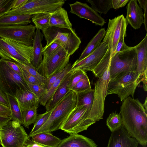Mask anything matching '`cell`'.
Returning <instances> with one entry per match:
<instances>
[{
    "instance_id": "obj_18",
    "label": "cell",
    "mask_w": 147,
    "mask_h": 147,
    "mask_svg": "<svg viewBox=\"0 0 147 147\" xmlns=\"http://www.w3.org/2000/svg\"><path fill=\"white\" fill-rule=\"evenodd\" d=\"M123 15L112 19H109L106 31L109 35V45L111 49V57L114 53L122 30L125 26H127Z\"/></svg>"
},
{
    "instance_id": "obj_4",
    "label": "cell",
    "mask_w": 147,
    "mask_h": 147,
    "mask_svg": "<svg viewBox=\"0 0 147 147\" xmlns=\"http://www.w3.org/2000/svg\"><path fill=\"white\" fill-rule=\"evenodd\" d=\"M60 29L50 27L42 31L46 41V48L53 42L59 44L70 56L79 48L81 40L75 31L62 32Z\"/></svg>"
},
{
    "instance_id": "obj_57",
    "label": "cell",
    "mask_w": 147,
    "mask_h": 147,
    "mask_svg": "<svg viewBox=\"0 0 147 147\" xmlns=\"http://www.w3.org/2000/svg\"><path fill=\"white\" fill-rule=\"evenodd\" d=\"M0 128H1V127H0Z\"/></svg>"
},
{
    "instance_id": "obj_45",
    "label": "cell",
    "mask_w": 147,
    "mask_h": 147,
    "mask_svg": "<svg viewBox=\"0 0 147 147\" xmlns=\"http://www.w3.org/2000/svg\"><path fill=\"white\" fill-rule=\"evenodd\" d=\"M59 44L56 42H53L46 48H43L42 51L43 58H45L50 56L60 46Z\"/></svg>"
},
{
    "instance_id": "obj_21",
    "label": "cell",
    "mask_w": 147,
    "mask_h": 147,
    "mask_svg": "<svg viewBox=\"0 0 147 147\" xmlns=\"http://www.w3.org/2000/svg\"><path fill=\"white\" fill-rule=\"evenodd\" d=\"M49 26L59 29L65 28L71 31L75 30L70 21L67 13L62 7L58 8L50 16Z\"/></svg>"
},
{
    "instance_id": "obj_43",
    "label": "cell",
    "mask_w": 147,
    "mask_h": 147,
    "mask_svg": "<svg viewBox=\"0 0 147 147\" xmlns=\"http://www.w3.org/2000/svg\"><path fill=\"white\" fill-rule=\"evenodd\" d=\"M63 69H64L60 70L58 72L53 74L49 78H47L44 86L46 92L49 90L53 84L60 76L62 73Z\"/></svg>"
},
{
    "instance_id": "obj_8",
    "label": "cell",
    "mask_w": 147,
    "mask_h": 147,
    "mask_svg": "<svg viewBox=\"0 0 147 147\" xmlns=\"http://www.w3.org/2000/svg\"><path fill=\"white\" fill-rule=\"evenodd\" d=\"M20 88L30 90L23 78L11 69L5 60L1 58L0 59V89L5 94L14 97L17 90Z\"/></svg>"
},
{
    "instance_id": "obj_29",
    "label": "cell",
    "mask_w": 147,
    "mask_h": 147,
    "mask_svg": "<svg viewBox=\"0 0 147 147\" xmlns=\"http://www.w3.org/2000/svg\"><path fill=\"white\" fill-rule=\"evenodd\" d=\"M76 93V106H84L87 109V112L89 114L93 102L94 89L91 88Z\"/></svg>"
},
{
    "instance_id": "obj_31",
    "label": "cell",
    "mask_w": 147,
    "mask_h": 147,
    "mask_svg": "<svg viewBox=\"0 0 147 147\" xmlns=\"http://www.w3.org/2000/svg\"><path fill=\"white\" fill-rule=\"evenodd\" d=\"M52 13H43L34 15L31 19V21L34 24L36 28L42 31L49 27Z\"/></svg>"
},
{
    "instance_id": "obj_12",
    "label": "cell",
    "mask_w": 147,
    "mask_h": 147,
    "mask_svg": "<svg viewBox=\"0 0 147 147\" xmlns=\"http://www.w3.org/2000/svg\"><path fill=\"white\" fill-rule=\"evenodd\" d=\"M64 0H28L21 7L9 11L8 15H31L54 12L58 8L62 7Z\"/></svg>"
},
{
    "instance_id": "obj_3",
    "label": "cell",
    "mask_w": 147,
    "mask_h": 147,
    "mask_svg": "<svg viewBox=\"0 0 147 147\" xmlns=\"http://www.w3.org/2000/svg\"><path fill=\"white\" fill-rule=\"evenodd\" d=\"M137 65L134 47L114 53L111 57L109 67L110 80L129 72H136Z\"/></svg>"
},
{
    "instance_id": "obj_56",
    "label": "cell",
    "mask_w": 147,
    "mask_h": 147,
    "mask_svg": "<svg viewBox=\"0 0 147 147\" xmlns=\"http://www.w3.org/2000/svg\"><path fill=\"white\" fill-rule=\"evenodd\" d=\"M1 140H0V145H1Z\"/></svg>"
},
{
    "instance_id": "obj_49",
    "label": "cell",
    "mask_w": 147,
    "mask_h": 147,
    "mask_svg": "<svg viewBox=\"0 0 147 147\" xmlns=\"http://www.w3.org/2000/svg\"><path fill=\"white\" fill-rule=\"evenodd\" d=\"M23 147H47L37 143L28 138L26 142Z\"/></svg>"
},
{
    "instance_id": "obj_28",
    "label": "cell",
    "mask_w": 147,
    "mask_h": 147,
    "mask_svg": "<svg viewBox=\"0 0 147 147\" xmlns=\"http://www.w3.org/2000/svg\"><path fill=\"white\" fill-rule=\"evenodd\" d=\"M71 65V63H68L64 69L62 74L53 84L49 90L39 99L40 105L43 106H45L47 102L52 97L65 76L70 71Z\"/></svg>"
},
{
    "instance_id": "obj_17",
    "label": "cell",
    "mask_w": 147,
    "mask_h": 147,
    "mask_svg": "<svg viewBox=\"0 0 147 147\" xmlns=\"http://www.w3.org/2000/svg\"><path fill=\"white\" fill-rule=\"evenodd\" d=\"M139 143L122 125L112 132L107 147H138Z\"/></svg>"
},
{
    "instance_id": "obj_48",
    "label": "cell",
    "mask_w": 147,
    "mask_h": 147,
    "mask_svg": "<svg viewBox=\"0 0 147 147\" xmlns=\"http://www.w3.org/2000/svg\"><path fill=\"white\" fill-rule=\"evenodd\" d=\"M0 116L11 117V112L9 107L0 103Z\"/></svg>"
},
{
    "instance_id": "obj_47",
    "label": "cell",
    "mask_w": 147,
    "mask_h": 147,
    "mask_svg": "<svg viewBox=\"0 0 147 147\" xmlns=\"http://www.w3.org/2000/svg\"><path fill=\"white\" fill-rule=\"evenodd\" d=\"M129 0H111V7L118 9L124 6L129 1Z\"/></svg>"
},
{
    "instance_id": "obj_24",
    "label": "cell",
    "mask_w": 147,
    "mask_h": 147,
    "mask_svg": "<svg viewBox=\"0 0 147 147\" xmlns=\"http://www.w3.org/2000/svg\"><path fill=\"white\" fill-rule=\"evenodd\" d=\"M43 34L40 30L36 28V32L32 44V53L31 63L36 69H37L42 61V42Z\"/></svg>"
},
{
    "instance_id": "obj_14",
    "label": "cell",
    "mask_w": 147,
    "mask_h": 147,
    "mask_svg": "<svg viewBox=\"0 0 147 147\" xmlns=\"http://www.w3.org/2000/svg\"><path fill=\"white\" fill-rule=\"evenodd\" d=\"M109 35L106 31L105 36L100 45L92 53L78 62H75L71 66L70 71L82 70L86 72L92 71L101 60L108 48Z\"/></svg>"
},
{
    "instance_id": "obj_23",
    "label": "cell",
    "mask_w": 147,
    "mask_h": 147,
    "mask_svg": "<svg viewBox=\"0 0 147 147\" xmlns=\"http://www.w3.org/2000/svg\"><path fill=\"white\" fill-rule=\"evenodd\" d=\"M61 140L57 147H97L92 140L84 136L76 134Z\"/></svg>"
},
{
    "instance_id": "obj_34",
    "label": "cell",
    "mask_w": 147,
    "mask_h": 147,
    "mask_svg": "<svg viewBox=\"0 0 147 147\" xmlns=\"http://www.w3.org/2000/svg\"><path fill=\"white\" fill-rule=\"evenodd\" d=\"M38 106H35L22 111L23 125L25 127L28 128L30 125L34 123L37 116Z\"/></svg>"
},
{
    "instance_id": "obj_9",
    "label": "cell",
    "mask_w": 147,
    "mask_h": 147,
    "mask_svg": "<svg viewBox=\"0 0 147 147\" xmlns=\"http://www.w3.org/2000/svg\"><path fill=\"white\" fill-rule=\"evenodd\" d=\"M28 135L19 122L10 120L1 127L0 138L3 147H23Z\"/></svg>"
},
{
    "instance_id": "obj_36",
    "label": "cell",
    "mask_w": 147,
    "mask_h": 147,
    "mask_svg": "<svg viewBox=\"0 0 147 147\" xmlns=\"http://www.w3.org/2000/svg\"><path fill=\"white\" fill-rule=\"evenodd\" d=\"M51 112V110L43 114L37 115L36 119L34 123V126L28 135V138L31 137L34 133L39 129L48 119Z\"/></svg>"
},
{
    "instance_id": "obj_38",
    "label": "cell",
    "mask_w": 147,
    "mask_h": 147,
    "mask_svg": "<svg viewBox=\"0 0 147 147\" xmlns=\"http://www.w3.org/2000/svg\"><path fill=\"white\" fill-rule=\"evenodd\" d=\"M91 88L89 80L86 74L71 90L76 92H80Z\"/></svg>"
},
{
    "instance_id": "obj_40",
    "label": "cell",
    "mask_w": 147,
    "mask_h": 147,
    "mask_svg": "<svg viewBox=\"0 0 147 147\" xmlns=\"http://www.w3.org/2000/svg\"><path fill=\"white\" fill-rule=\"evenodd\" d=\"M73 71L71 76L69 83V87L71 90L86 74L82 70Z\"/></svg>"
},
{
    "instance_id": "obj_33",
    "label": "cell",
    "mask_w": 147,
    "mask_h": 147,
    "mask_svg": "<svg viewBox=\"0 0 147 147\" xmlns=\"http://www.w3.org/2000/svg\"><path fill=\"white\" fill-rule=\"evenodd\" d=\"M111 0H87L92 8L96 12L106 14L111 7Z\"/></svg>"
},
{
    "instance_id": "obj_35",
    "label": "cell",
    "mask_w": 147,
    "mask_h": 147,
    "mask_svg": "<svg viewBox=\"0 0 147 147\" xmlns=\"http://www.w3.org/2000/svg\"><path fill=\"white\" fill-rule=\"evenodd\" d=\"M106 123L111 132L117 129L122 125L120 114L116 112L111 113L107 119Z\"/></svg>"
},
{
    "instance_id": "obj_46",
    "label": "cell",
    "mask_w": 147,
    "mask_h": 147,
    "mask_svg": "<svg viewBox=\"0 0 147 147\" xmlns=\"http://www.w3.org/2000/svg\"><path fill=\"white\" fill-rule=\"evenodd\" d=\"M5 61L7 63L15 72L23 78L21 68L16 62L9 60Z\"/></svg>"
},
{
    "instance_id": "obj_1",
    "label": "cell",
    "mask_w": 147,
    "mask_h": 147,
    "mask_svg": "<svg viewBox=\"0 0 147 147\" xmlns=\"http://www.w3.org/2000/svg\"><path fill=\"white\" fill-rule=\"evenodd\" d=\"M120 114L122 125L139 144L147 145V110L138 98L129 96L122 101Z\"/></svg>"
},
{
    "instance_id": "obj_22",
    "label": "cell",
    "mask_w": 147,
    "mask_h": 147,
    "mask_svg": "<svg viewBox=\"0 0 147 147\" xmlns=\"http://www.w3.org/2000/svg\"><path fill=\"white\" fill-rule=\"evenodd\" d=\"M14 98L22 111L34 106H38L39 99L31 92L26 89H18Z\"/></svg>"
},
{
    "instance_id": "obj_20",
    "label": "cell",
    "mask_w": 147,
    "mask_h": 147,
    "mask_svg": "<svg viewBox=\"0 0 147 147\" xmlns=\"http://www.w3.org/2000/svg\"><path fill=\"white\" fill-rule=\"evenodd\" d=\"M72 72L69 71L66 74L52 97L47 102L45 106L46 111H51L71 90L69 83Z\"/></svg>"
},
{
    "instance_id": "obj_2",
    "label": "cell",
    "mask_w": 147,
    "mask_h": 147,
    "mask_svg": "<svg viewBox=\"0 0 147 147\" xmlns=\"http://www.w3.org/2000/svg\"><path fill=\"white\" fill-rule=\"evenodd\" d=\"M77 102V93L71 90L55 106L46 122L34 135L41 132L51 133L61 129L69 115L76 107Z\"/></svg>"
},
{
    "instance_id": "obj_27",
    "label": "cell",
    "mask_w": 147,
    "mask_h": 147,
    "mask_svg": "<svg viewBox=\"0 0 147 147\" xmlns=\"http://www.w3.org/2000/svg\"><path fill=\"white\" fill-rule=\"evenodd\" d=\"M31 137L33 141L47 147H57L61 141L50 132L38 133Z\"/></svg>"
},
{
    "instance_id": "obj_15",
    "label": "cell",
    "mask_w": 147,
    "mask_h": 147,
    "mask_svg": "<svg viewBox=\"0 0 147 147\" xmlns=\"http://www.w3.org/2000/svg\"><path fill=\"white\" fill-rule=\"evenodd\" d=\"M137 59L136 72L138 75L137 82L143 83L145 91H147V34L138 45L134 47Z\"/></svg>"
},
{
    "instance_id": "obj_55",
    "label": "cell",
    "mask_w": 147,
    "mask_h": 147,
    "mask_svg": "<svg viewBox=\"0 0 147 147\" xmlns=\"http://www.w3.org/2000/svg\"><path fill=\"white\" fill-rule=\"evenodd\" d=\"M147 97L145 99V100L143 104L144 107L145 108V109L147 110Z\"/></svg>"
},
{
    "instance_id": "obj_37",
    "label": "cell",
    "mask_w": 147,
    "mask_h": 147,
    "mask_svg": "<svg viewBox=\"0 0 147 147\" xmlns=\"http://www.w3.org/2000/svg\"><path fill=\"white\" fill-rule=\"evenodd\" d=\"M16 63L21 68L34 77L45 86L47 78L39 73L31 63L25 64Z\"/></svg>"
},
{
    "instance_id": "obj_41",
    "label": "cell",
    "mask_w": 147,
    "mask_h": 147,
    "mask_svg": "<svg viewBox=\"0 0 147 147\" xmlns=\"http://www.w3.org/2000/svg\"><path fill=\"white\" fill-rule=\"evenodd\" d=\"M30 90L39 99L46 92L45 87L41 84L26 83Z\"/></svg>"
},
{
    "instance_id": "obj_5",
    "label": "cell",
    "mask_w": 147,
    "mask_h": 147,
    "mask_svg": "<svg viewBox=\"0 0 147 147\" xmlns=\"http://www.w3.org/2000/svg\"><path fill=\"white\" fill-rule=\"evenodd\" d=\"M32 47L0 37V57L16 63H31Z\"/></svg>"
},
{
    "instance_id": "obj_51",
    "label": "cell",
    "mask_w": 147,
    "mask_h": 147,
    "mask_svg": "<svg viewBox=\"0 0 147 147\" xmlns=\"http://www.w3.org/2000/svg\"><path fill=\"white\" fill-rule=\"evenodd\" d=\"M28 0H14L12 4V9L18 8L23 5Z\"/></svg>"
},
{
    "instance_id": "obj_32",
    "label": "cell",
    "mask_w": 147,
    "mask_h": 147,
    "mask_svg": "<svg viewBox=\"0 0 147 147\" xmlns=\"http://www.w3.org/2000/svg\"><path fill=\"white\" fill-rule=\"evenodd\" d=\"M111 57V49L108 45L107 50L100 62L92 71L95 76L100 78L109 65Z\"/></svg>"
},
{
    "instance_id": "obj_42",
    "label": "cell",
    "mask_w": 147,
    "mask_h": 147,
    "mask_svg": "<svg viewBox=\"0 0 147 147\" xmlns=\"http://www.w3.org/2000/svg\"><path fill=\"white\" fill-rule=\"evenodd\" d=\"M14 0H0V18L12 9Z\"/></svg>"
},
{
    "instance_id": "obj_6",
    "label": "cell",
    "mask_w": 147,
    "mask_h": 147,
    "mask_svg": "<svg viewBox=\"0 0 147 147\" xmlns=\"http://www.w3.org/2000/svg\"><path fill=\"white\" fill-rule=\"evenodd\" d=\"M109 67L110 64L95 83L93 102L88 115L89 119L94 123L103 118L105 99L110 80Z\"/></svg>"
},
{
    "instance_id": "obj_16",
    "label": "cell",
    "mask_w": 147,
    "mask_h": 147,
    "mask_svg": "<svg viewBox=\"0 0 147 147\" xmlns=\"http://www.w3.org/2000/svg\"><path fill=\"white\" fill-rule=\"evenodd\" d=\"M70 12L81 18L91 21L96 25L102 26L106 23L105 19L86 3L76 1L69 4Z\"/></svg>"
},
{
    "instance_id": "obj_11",
    "label": "cell",
    "mask_w": 147,
    "mask_h": 147,
    "mask_svg": "<svg viewBox=\"0 0 147 147\" xmlns=\"http://www.w3.org/2000/svg\"><path fill=\"white\" fill-rule=\"evenodd\" d=\"M70 56L61 46L50 56L43 58L42 63L36 69L48 78L63 69L68 63Z\"/></svg>"
},
{
    "instance_id": "obj_30",
    "label": "cell",
    "mask_w": 147,
    "mask_h": 147,
    "mask_svg": "<svg viewBox=\"0 0 147 147\" xmlns=\"http://www.w3.org/2000/svg\"><path fill=\"white\" fill-rule=\"evenodd\" d=\"M6 95L10 110L11 120L17 121L23 125L22 112L18 102L14 97L9 95Z\"/></svg>"
},
{
    "instance_id": "obj_25",
    "label": "cell",
    "mask_w": 147,
    "mask_h": 147,
    "mask_svg": "<svg viewBox=\"0 0 147 147\" xmlns=\"http://www.w3.org/2000/svg\"><path fill=\"white\" fill-rule=\"evenodd\" d=\"M34 15L6 14L0 18V25L20 26L28 25Z\"/></svg>"
},
{
    "instance_id": "obj_39",
    "label": "cell",
    "mask_w": 147,
    "mask_h": 147,
    "mask_svg": "<svg viewBox=\"0 0 147 147\" xmlns=\"http://www.w3.org/2000/svg\"><path fill=\"white\" fill-rule=\"evenodd\" d=\"M127 26L126 25L125 26L122 30L115 50L113 54L125 50L129 47L126 45L124 40L125 37L126 36V31Z\"/></svg>"
},
{
    "instance_id": "obj_44",
    "label": "cell",
    "mask_w": 147,
    "mask_h": 147,
    "mask_svg": "<svg viewBox=\"0 0 147 147\" xmlns=\"http://www.w3.org/2000/svg\"><path fill=\"white\" fill-rule=\"evenodd\" d=\"M21 69L23 74V78L26 83H27L32 84H41L44 86L42 83L30 74L24 69L22 68Z\"/></svg>"
},
{
    "instance_id": "obj_54",
    "label": "cell",
    "mask_w": 147,
    "mask_h": 147,
    "mask_svg": "<svg viewBox=\"0 0 147 147\" xmlns=\"http://www.w3.org/2000/svg\"><path fill=\"white\" fill-rule=\"evenodd\" d=\"M137 1L141 8L144 9L147 6V0H138Z\"/></svg>"
},
{
    "instance_id": "obj_52",
    "label": "cell",
    "mask_w": 147,
    "mask_h": 147,
    "mask_svg": "<svg viewBox=\"0 0 147 147\" xmlns=\"http://www.w3.org/2000/svg\"><path fill=\"white\" fill-rule=\"evenodd\" d=\"M11 120L10 117H5L0 116V127H1Z\"/></svg>"
},
{
    "instance_id": "obj_50",
    "label": "cell",
    "mask_w": 147,
    "mask_h": 147,
    "mask_svg": "<svg viewBox=\"0 0 147 147\" xmlns=\"http://www.w3.org/2000/svg\"><path fill=\"white\" fill-rule=\"evenodd\" d=\"M0 103L9 107V102L6 95L0 89Z\"/></svg>"
},
{
    "instance_id": "obj_19",
    "label": "cell",
    "mask_w": 147,
    "mask_h": 147,
    "mask_svg": "<svg viewBox=\"0 0 147 147\" xmlns=\"http://www.w3.org/2000/svg\"><path fill=\"white\" fill-rule=\"evenodd\" d=\"M137 0L129 1L127 6L125 20L127 23L135 29L140 27L144 22V15L142 8L138 4Z\"/></svg>"
},
{
    "instance_id": "obj_53",
    "label": "cell",
    "mask_w": 147,
    "mask_h": 147,
    "mask_svg": "<svg viewBox=\"0 0 147 147\" xmlns=\"http://www.w3.org/2000/svg\"><path fill=\"white\" fill-rule=\"evenodd\" d=\"M144 24L146 30L147 32V6L144 9Z\"/></svg>"
},
{
    "instance_id": "obj_7",
    "label": "cell",
    "mask_w": 147,
    "mask_h": 147,
    "mask_svg": "<svg viewBox=\"0 0 147 147\" xmlns=\"http://www.w3.org/2000/svg\"><path fill=\"white\" fill-rule=\"evenodd\" d=\"M138 78V74L136 72L130 71L123 73L112 80H110L107 95L117 94L121 102L129 95L134 98L136 88L139 85Z\"/></svg>"
},
{
    "instance_id": "obj_13",
    "label": "cell",
    "mask_w": 147,
    "mask_h": 147,
    "mask_svg": "<svg viewBox=\"0 0 147 147\" xmlns=\"http://www.w3.org/2000/svg\"><path fill=\"white\" fill-rule=\"evenodd\" d=\"M89 114L84 105L76 106L69 115L61 129L69 134H76L86 130L95 123L88 118Z\"/></svg>"
},
{
    "instance_id": "obj_10",
    "label": "cell",
    "mask_w": 147,
    "mask_h": 147,
    "mask_svg": "<svg viewBox=\"0 0 147 147\" xmlns=\"http://www.w3.org/2000/svg\"><path fill=\"white\" fill-rule=\"evenodd\" d=\"M36 30V27L32 24L0 25V37L32 47Z\"/></svg>"
},
{
    "instance_id": "obj_26",
    "label": "cell",
    "mask_w": 147,
    "mask_h": 147,
    "mask_svg": "<svg viewBox=\"0 0 147 147\" xmlns=\"http://www.w3.org/2000/svg\"><path fill=\"white\" fill-rule=\"evenodd\" d=\"M105 33L106 30L104 28L100 30L88 43L79 59L75 61L78 62L82 60L97 49L100 45Z\"/></svg>"
}]
</instances>
